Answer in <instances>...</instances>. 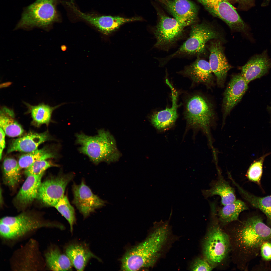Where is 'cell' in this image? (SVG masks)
Masks as SVG:
<instances>
[{
    "label": "cell",
    "mask_w": 271,
    "mask_h": 271,
    "mask_svg": "<svg viewBox=\"0 0 271 271\" xmlns=\"http://www.w3.org/2000/svg\"><path fill=\"white\" fill-rule=\"evenodd\" d=\"M167 225L157 228L145 240L127 251L121 259V269L136 271L153 266L168 237Z\"/></svg>",
    "instance_id": "obj_1"
},
{
    "label": "cell",
    "mask_w": 271,
    "mask_h": 271,
    "mask_svg": "<svg viewBox=\"0 0 271 271\" xmlns=\"http://www.w3.org/2000/svg\"><path fill=\"white\" fill-rule=\"evenodd\" d=\"M75 136L76 144L80 145L79 151L87 156L95 164L103 161L108 163L115 161L120 157L114 138L103 129L98 130L97 134L94 136L82 132L76 133Z\"/></svg>",
    "instance_id": "obj_2"
},
{
    "label": "cell",
    "mask_w": 271,
    "mask_h": 271,
    "mask_svg": "<svg viewBox=\"0 0 271 271\" xmlns=\"http://www.w3.org/2000/svg\"><path fill=\"white\" fill-rule=\"evenodd\" d=\"M239 231V243L245 262L255 258L264 242H271V227L258 215L250 217L242 223Z\"/></svg>",
    "instance_id": "obj_3"
},
{
    "label": "cell",
    "mask_w": 271,
    "mask_h": 271,
    "mask_svg": "<svg viewBox=\"0 0 271 271\" xmlns=\"http://www.w3.org/2000/svg\"><path fill=\"white\" fill-rule=\"evenodd\" d=\"M57 3V0H36L24 8L15 29L28 30L38 28L48 30L59 19Z\"/></svg>",
    "instance_id": "obj_4"
},
{
    "label": "cell",
    "mask_w": 271,
    "mask_h": 271,
    "mask_svg": "<svg viewBox=\"0 0 271 271\" xmlns=\"http://www.w3.org/2000/svg\"><path fill=\"white\" fill-rule=\"evenodd\" d=\"M221 34L211 24L206 23L192 25L189 36L175 52L163 60L165 63L172 58L183 56L199 55L206 51L207 42L212 39H221Z\"/></svg>",
    "instance_id": "obj_5"
},
{
    "label": "cell",
    "mask_w": 271,
    "mask_h": 271,
    "mask_svg": "<svg viewBox=\"0 0 271 271\" xmlns=\"http://www.w3.org/2000/svg\"><path fill=\"white\" fill-rule=\"evenodd\" d=\"M53 223L41 221L36 217L26 213L15 216H6L0 220V234L2 238L15 240L27 233L44 227H56Z\"/></svg>",
    "instance_id": "obj_6"
},
{
    "label": "cell",
    "mask_w": 271,
    "mask_h": 271,
    "mask_svg": "<svg viewBox=\"0 0 271 271\" xmlns=\"http://www.w3.org/2000/svg\"><path fill=\"white\" fill-rule=\"evenodd\" d=\"M228 235L218 226L210 229L204 240L203 251L204 258L213 267L225 258L230 248Z\"/></svg>",
    "instance_id": "obj_7"
},
{
    "label": "cell",
    "mask_w": 271,
    "mask_h": 271,
    "mask_svg": "<svg viewBox=\"0 0 271 271\" xmlns=\"http://www.w3.org/2000/svg\"><path fill=\"white\" fill-rule=\"evenodd\" d=\"M214 115L212 105L205 97L196 94L187 101L185 117L190 125L200 128L207 133Z\"/></svg>",
    "instance_id": "obj_8"
},
{
    "label": "cell",
    "mask_w": 271,
    "mask_h": 271,
    "mask_svg": "<svg viewBox=\"0 0 271 271\" xmlns=\"http://www.w3.org/2000/svg\"><path fill=\"white\" fill-rule=\"evenodd\" d=\"M211 14L233 30L245 32L247 26L228 0H196Z\"/></svg>",
    "instance_id": "obj_9"
},
{
    "label": "cell",
    "mask_w": 271,
    "mask_h": 271,
    "mask_svg": "<svg viewBox=\"0 0 271 271\" xmlns=\"http://www.w3.org/2000/svg\"><path fill=\"white\" fill-rule=\"evenodd\" d=\"M74 175L72 172L64 174L60 172L57 176L41 182L37 198L46 205L54 207L64 196L66 187Z\"/></svg>",
    "instance_id": "obj_10"
},
{
    "label": "cell",
    "mask_w": 271,
    "mask_h": 271,
    "mask_svg": "<svg viewBox=\"0 0 271 271\" xmlns=\"http://www.w3.org/2000/svg\"><path fill=\"white\" fill-rule=\"evenodd\" d=\"M184 27L176 20L160 14L154 33L156 39L155 47L167 48L181 37Z\"/></svg>",
    "instance_id": "obj_11"
},
{
    "label": "cell",
    "mask_w": 271,
    "mask_h": 271,
    "mask_svg": "<svg viewBox=\"0 0 271 271\" xmlns=\"http://www.w3.org/2000/svg\"><path fill=\"white\" fill-rule=\"evenodd\" d=\"M71 10L76 16L94 26L104 34H109L126 23L142 20L140 17L126 18L120 16H99L81 12L76 5Z\"/></svg>",
    "instance_id": "obj_12"
},
{
    "label": "cell",
    "mask_w": 271,
    "mask_h": 271,
    "mask_svg": "<svg viewBox=\"0 0 271 271\" xmlns=\"http://www.w3.org/2000/svg\"><path fill=\"white\" fill-rule=\"evenodd\" d=\"M72 190L74 195L72 203L84 218L88 217L96 209L104 206L106 202L94 194L84 180L79 185L74 183Z\"/></svg>",
    "instance_id": "obj_13"
},
{
    "label": "cell",
    "mask_w": 271,
    "mask_h": 271,
    "mask_svg": "<svg viewBox=\"0 0 271 271\" xmlns=\"http://www.w3.org/2000/svg\"><path fill=\"white\" fill-rule=\"evenodd\" d=\"M184 27L195 24L198 9L195 4L189 0H158Z\"/></svg>",
    "instance_id": "obj_14"
},
{
    "label": "cell",
    "mask_w": 271,
    "mask_h": 271,
    "mask_svg": "<svg viewBox=\"0 0 271 271\" xmlns=\"http://www.w3.org/2000/svg\"><path fill=\"white\" fill-rule=\"evenodd\" d=\"M209 49L210 53L209 62L212 71L216 78L217 84L222 86L231 66L227 61L219 40L211 41Z\"/></svg>",
    "instance_id": "obj_15"
},
{
    "label": "cell",
    "mask_w": 271,
    "mask_h": 271,
    "mask_svg": "<svg viewBox=\"0 0 271 271\" xmlns=\"http://www.w3.org/2000/svg\"><path fill=\"white\" fill-rule=\"evenodd\" d=\"M248 84L240 74L232 77L224 94L223 105L224 118L240 101L248 89Z\"/></svg>",
    "instance_id": "obj_16"
},
{
    "label": "cell",
    "mask_w": 271,
    "mask_h": 271,
    "mask_svg": "<svg viewBox=\"0 0 271 271\" xmlns=\"http://www.w3.org/2000/svg\"><path fill=\"white\" fill-rule=\"evenodd\" d=\"M271 68V59L265 50L252 56L242 68L240 73L248 83L266 74Z\"/></svg>",
    "instance_id": "obj_17"
},
{
    "label": "cell",
    "mask_w": 271,
    "mask_h": 271,
    "mask_svg": "<svg viewBox=\"0 0 271 271\" xmlns=\"http://www.w3.org/2000/svg\"><path fill=\"white\" fill-rule=\"evenodd\" d=\"M166 82L171 90L172 106L170 108H167L155 113L152 115L151 118L152 124L157 129L160 130L170 127L174 124L178 117V93L167 79L166 80Z\"/></svg>",
    "instance_id": "obj_18"
},
{
    "label": "cell",
    "mask_w": 271,
    "mask_h": 271,
    "mask_svg": "<svg viewBox=\"0 0 271 271\" xmlns=\"http://www.w3.org/2000/svg\"><path fill=\"white\" fill-rule=\"evenodd\" d=\"M48 139L46 132L28 134L13 140L7 153L20 151L28 153L33 152L38 149L39 146Z\"/></svg>",
    "instance_id": "obj_19"
},
{
    "label": "cell",
    "mask_w": 271,
    "mask_h": 271,
    "mask_svg": "<svg viewBox=\"0 0 271 271\" xmlns=\"http://www.w3.org/2000/svg\"><path fill=\"white\" fill-rule=\"evenodd\" d=\"M183 74L197 83L209 85L213 82V78L209 62L198 58L184 70Z\"/></svg>",
    "instance_id": "obj_20"
},
{
    "label": "cell",
    "mask_w": 271,
    "mask_h": 271,
    "mask_svg": "<svg viewBox=\"0 0 271 271\" xmlns=\"http://www.w3.org/2000/svg\"><path fill=\"white\" fill-rule=\"evenodd\" d=\"M43 174L27 176L16 196V201L19 204L26 206L38 198Z\"/></svg>",
    "instance_id": "obj_21"
},
{
    "label": "cell",
    "mask_w": 271,
    "mask_h": 271,
    "mask_svg": "<svg viewBox=\"0 0 271 271\" xmlns=\"http://www.w3.org/2000/svg\"><path fill=\"white\" fill-rule=\"evenodd\" d=\"M218 178L208 189L203 190L202 193L206 197L218 195L221 197V202L224 206L231 203L236 199L234 189L219 172Z\"/></svg>",
    "instance_id": "obj_22"
},
{
    "label": "cell",
    "mask_w": 271,
    "mask_h": 271,
    "mask_svg": "<svg viewBox=\"0 0 271 271\" xmlns=\"http://www.w3.org/2000/svg\"><path fill=\"white\" fill-rule=\"evenodd\" d=\"M65 251L72 265L78 271L83 270L91 258L99 259L87 248L80 244H70L66 247Z\"/></svg>",
    "instance_id": "obj_23"
},
{
    "label": "cell",
    "mask_w": 271,
    "mask_h": 271,
    "mask_svg": "<svg viewBox=\"0 0 271 271\" xmlns=\"http://www.w3.org/2000/svg\"><path fill=\"white\" fill-rule=\"evenodd\" d=\"M15 115L12 110L5 107H2L0 111V126L6 134L15 137L23 133L24 130L21 126L15 120Z\"/></svg>",
    "instance_id": "obj_24"
},
{
    "label": "cell",
    "mask_w": 271,
    "mask_h": 271,
    "mask_svg": "<svg viewBox=\"0 0 271 271\" xmlns=\"http://www.w3.org/2000/svg\"><path fill=\"white\" fill-rule=\"evenodd\" d=\"M45 258L46 265L51 270H71L72 265L69 258L57 248L52 247L49 249L45 254Z\"/></svg>",
    "instance_id": "obj_25"
},
{
    "label": "cell",
    "mask_w": 271,
    "mask_h": 271,
    "mask_svg": "<svg viewBox=\"0 0 271 271\" xmlns=\"http://www.w3.org/2000/svg\"><path fill=\"white\" fill-rule=\"evenodd\" d=\"M233 183L238 188L244 198L252 206L259 209L265 215L267 225L271 226V195L264 197L252 194L240 186L233 180Z\"/></svg>",
    "instance_id": "obj_26"
},
{
    "label": "cell",
    "mask_w": 271,
    "mask_h": 271,
    "mask_svg": "<svg viewBox=\"0 0 271 271\" xmlns=\"http://www.w3.org/2000/svg\"><path fill=\"white\" fill-rule=\"evenodd\" d=\"M33 241H30V242L24 247L23 248L21 249L19 252L21 253L20 255H19V256L20 257L17 258L16 260L17 261L16 262V265H18L17 266L20 267V269H35L38 268V266L36 265V263L38 264V259L39 257V252L37 251V248L35 247L34 245L35 243L33 242Z\"/></svg>",
    "instance_id": "obj_27"
},
{
    "label": "cell",
    "mask_w": 271,
    "mask_h": 271,
    "mask_svg": "<svg viewBox=\"0 0 271 271\" xmlns=\"http://www.w3.org/2000/svg\"><path fill=\"white\" fill-rule=\"evenodd\" d=\"M223 206L218 209L217 214L219 220L224 224L237 220L240 213L248 209L245 204L240 200Z\"/></svg>",
    "instance_id": "obj_28"
},
{
    "label": "cell",
    "mask_w": 271,
    "mask_h": 271,
    "mask_svg": "<svg viewBox=\"0 0 271 271\" xmlns=\"http://www.w3.org/2000/svg\"><path fill=\"white\" fill-rule=\"evenodd\" d=\"M3 168L4 183L14 187L18 183L21 177V168L18 162L13 158H6L3 161Z\"/></svg>",
    "instance_id": "obj_29"
},
{
    "label": "cell",
    "mask_w": 271,
    "mask_h": 271,
    "mask_svg": "<svg viewBox=\"0 0 271 271\" xmlns=\"http://www.w3.org/2000/svg\"><path fill=\"white\" fill-rule=\"evenodd\" d=\"M66 103H63L54 107L43 104L34 106L27 104L34 122L38 125H48L50 121L53 111Z\"/></svg>",
    "instance_id": "obj_30"
},
{
    "label": "cell",
    "mask_w": 271,
    "mask_h": 271,
    "mask_svg": "<svg viewBox=\"0 0 271 271\" xmlns=\"http://www.w3.org/2000/svg\"><path fill=\"white\" fill-rule=\"evenodd\" d=\"M57 152L42 148L21 155L18 163L21 168H27L34 162L39 160L56 157Z\"/></svg>",
    "instance_id": "obj_31"
},
{
    "label": "cell",
    "mask_w": 271,
    "mask_h": 271,
    "mask_svg": "<svg viewBox=\"0 0 271 271\" xmlns=\"http://www.w3.org/2000/svg\"><path fill=\"white\" fill-rule=\"evenodd\" d=\"M54 207L68 221L70 224L71 231L72 232L73 225L76 221L75 211L67 196L64 195Z\"/></svg>",
    "instance_id": "obj_32"
},
{
    "label": "cell",
    "mask_w": 271,
    "mask_h": 271,
    "mask_svg": "<svg viewBox=\"0 0 271 271\" xmlns=\"http://www.w3.org/2000/svg\"><path fill=\"white\" fill-rule=\"evenodd\" d=\"M271 153L266 154L251 164L247 171V177L249 180L260 184L262 173V166L265 158Z\"/></svg>",
    "instance_id": "obj_33"
},
{
    "label": "cell",
    "mask_w": 271,
    "mask_h": 271,
    "mask_svg": "<svg viewBox=\"0 0 271 271\" xmlns=\"http://www.w3.org/2000/svg\"><path fill=\"white\" fill-rule=\"evenodd\" d=\"M53 166L58 167V165L46 160L38 161L26 169L25 173L27 176L30 175H39L44 174L46 169Z\"/></svg>",
    "instance_id": "obj_34"
},
{
    "label": "cell",
    "mask_w": 271,
    "mask_h": 271,
    "mask_svg": "<svg viewBox=\"0 0 271 271\" xmlns=\"http://www.w3.org/2000/svg\"><path fill=\"white\" fill-rule=\"evenodd\" d=\"M213 268L205 259L198 258L193 262L191 269L192 271H211Z\"/></svg>",
    "instance_id": "obj_35"
},
{
    "label": "cell",
    "mask_w": 271,
    "mask_h": 271,
    "mask_svg": "<svg viewBox=\"0 0 271 271\" xmlns=\"http://www.w3.org/2000/svg\"><path fill=\"white\" fill-rule=\"evenodd\" d=\"M260 253L263 259L266 261L271 260V242H264L260 247Z\"/></svg>",
    "instance_id": "obj_36"
},
{
    "label": "cell",
    "mask_w": 271,
    "mask_h": 271,
    "mask_svg": "<svg viewBox=\"0 0 271 271\" xmlns=\"http://www.w3.org/2000/svg\"><path fill=\"white\" fill-rule=\"evenodd\" d=\"M234 3H239L244 9H249L255 6V0H228Z\"/></svg>",
    "instance_id": "obj_37"
},
{
    "label": "cell",
    "mask_w": 271,
    "mask_h": 271,
    "mask_svg": "<svg viewBox=\"0 0 271 271\" xmlns=\"http://www.w3.org/2000/svg\"><path fill=\"white\" fill-rule=\"evenodd\" d=\"M5 134L2 129H0V159L2 158V153L5 146Z\"/></svg>",
    "instance_id": "obj_38"
},
{
    "label": "cell",
    "mask_w": 271,
    "mask_h": 271,
    "mask_svg": "<svg viewBox=\"0 0 271 271\" xmlns=\"http://www.w3.org/2000/svg\"><path fill=\"white\" fill-rule=\"evenodd\" d=\"M268 110L271 115V103L270 106H268Z\"/></svg>",
    "instance_id": "obj_39"
}]
</instances>
